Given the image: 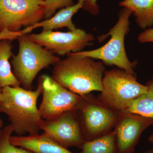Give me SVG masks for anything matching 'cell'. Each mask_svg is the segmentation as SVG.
Segmentation results:
<instances>
[{
  "instance_id": "obj_8",
  "label": "cell",
  "mask_w": 153,
  "mask_h": 153,
  "mask_svg": "<svg viewBox=\"0 0 153 153\" xmlns=\"http://www.w3.org/2000/svg\"><path fill=\"white\" fill-rule=\"evenodd\" d=\"M26 36L53 54L60 56L81 52L85 47L92 45L95 39L93 34L77 28L68 32L43 31Z\"/></svg>"
},
{
  "instance_id": "obj_1",
  "label": "cell",
  "mask_w": 153,
  "mask_h": 153,
  "mask_svg": "<svg viewBox=\"0 0 153 153\" xmlns=\"http://www.w3.org/2000/svg\"><path fill=\"white\" fill-rule=\"evenodd\" d=\"M54 65L51 77L55 82L79 96L102 89L105 68L102 61L71 53Z\"/></svg>"
},
{
  "instance_id": "obj_15",
  "label": "cell",
  "mask_w": 153,
  "mask_h": 153,
  "mask_svg": "<svg viewBox=\"0 0 153 153\" xmlns=\"http://www.w3.org/2000/svg\"><path fill=\"white\" fill-rule=\"evenodd\" d=\"M8 39L0 40V86L17 87L21 84L11 70L9 59L13 56V46Z\"/></svg>"
},
{
  "instance_id": "obj_18",
  "label": "cell",
  "mask_w": 153,
  "mask_h": 153,
  "mask_svg": "<svg viewBox=\"0 0 153 153\" xmlns=\"http://www.w3.org/2000/svg\"><path fill=\"white\" fill-rule=\"evenodd\" d=\"M15 131L12 124L0 130V153H33L23 148H17L10 141L11 134Z\"/></svg>"
},
{
  "instance_id": "obj_7",
  "label": "cell",
  "mask_w": 153,
  "mask_h": 153,
  "mask_svg": "<svg viewBox=\"0 0 153 153\" xmlns=\"http://www.w3.org/2000/svg\"><path fill=\"white\" fill-rule=\"evenodd\" d=\"M45 0H0V32L31 27L44 19Z\"/></svg>"
},
{
  "instance_id": "obj_19",
  "label": "cell",
  "mask_w": 153,
  "mask_h": 153,
  "mask_svg": "<svg viewBox=\"0 0 153 153\" xmlns=\"http://www.w3.org/2000/svg\"><path fill=\"white\" fill-rule=\"evenodd\" d=\"M74 4L72 0H45L41 3L44 7V19L51 18L57 10L71 7Z\"/></svg>"
},
{
  "instance_id": "obj_20",
  "label": "cell",
  "mask_w": 153,
  "mask_h": 153,
  "mask_svg": "<svg viewBox=\"0 0 153 153\" xmlns=\"http://www.w3.org/2000/svg\"><path fill=\"white\" fill-rule=\"evenodd\" d=\"M82 9L94 16L97 15L100 10L97 0H83Z\"/></svg>"
},
{
  "instance_id": "obj_11",
  "label": "cell",
  "mask_w": 153,
  "mask_h": 153,
  "mask_svg": "<svg viewBox=\"0 0 153 153\" xmlns=\"http://www.w3.org/2000/svg\"><path fill=\"white\" fill-rule=\"evenodd\" d=\"M153 125V119L127 110L120 112L114 130L118 153H134L141 136Z\"/></svg>"
},
{
  "instance_id": "obj_21",
  "label": "cell",
  "mask_w": 153,
  "mask_h": 153,
  "mask_svg": "<svg viewBox=\"0 0 153 153\" xmlns=\"http://www.w3.org/2000/svg\"><path fill=\"white\" fill-rule=\"evenodd\" d=\"M138 40L142 43L153 42V28L146 30L140 34L138 37Z\"/></svg>"
},
{
  "instance_id": "obj_3",
  "label": "cell",
  "mask_w": 153,
  "mask_h": 153,
  "mask_svg": "<svg viewBox=\"0 0 153 153\" xmlns=\"http://www.w3.org/2000/svg\"><path fill=\"white\" fill-rule=\"evenodd\" d=\"M132 14V11L126 8L119 13L118 20L114 27L106 35L98 38V41L102 42L111 36L110 40L104 46L94 50L74 53L101 60L105 64L114 65L135 75L134 69L136 63L129 60L124 43L125 36L130 30L129 18Z\"/></svg>"
},
{
  "instance_id": "obj_9",
  "label": "cell",
  "mask_w": 153,
  "mask_h": 153,
  "mask_svg": "<svg viewBox=\"0 0 153 153\" xmlns=\"http://www.w3.org/2000/svg\"><path fill=\"white\" fill-rule=\"evenodd\" d=\"M52 140L65 149L75 147L82 149L85 141L80 119L75 109L49 120H42L40 125Z\"/></svg>"
},
{
  "instance_id": "obj_6",
  "label": "cell",
  "mask_w": 153,
  "mask_h": 153,
  "mask_svg": "<svg viewBox=\"0 0 153 153\" xmlns=\"http://www.w3.org/2000/svg\"><path fill=\"white\" fill-rule=\"evenodd\" d=\"M74 109L80 119L86 141L111 132L120 113L102 103L91 93L80 96Z\"/></svg>"
},
{
  "instance_id": "obj_5",
  "label": "cell",
  "mask_w": 153,
  "mask_h": 153,
  "mask_svg": "<svg viewBox=\"0 0 153 153\" xmlns=\"http://www.w3.org/2000/svg\"><path fill=\"white\" fill-rule=\"evenodd\" d=\"M148 90V86L138 82L134 74L113 68L105 72L102 90L97 98L111 108L121 112L127 110L132 100Z\"/></svg>"
},
{
  "instance_id": "obj_23",
  "label": "cell",
  "mask_w": 153,
  "mask_h": 153,
  "mask_svg": "<svg viewBox=\"0 0 153 153\" xmlns=\"http://www.w3.org/2000/svg\"><path fill=\"white\" fill-rule=\"evenodd\" d=\"M2 97V88L0 86V103L1 101Z\"/></svg>"
},
{
  "instance_id": "obj_2",
  "label": "cell",
  "mask_w": 153,
  "mask_h": 153,
  "mask_svg": "<svg viewBox=\"0 0 153 153\" xmlns=\"http://www.w3.org/2000/svg\"><path fill=\"white\" fill-rule=\"evenodd\" d=\"M43 91L42 76L38 79L36 90L20 87L6 86L2 88L0 112L7 115L15 128L14 131L21 136L39 134L40 125L43 119L37 108V102Z\"/></svg>"
},
{
  "instance_id": "obj_4",
  "label": "cell",
  "mask_w": 153,
  "mask_h": 153,
  "mask_svg": "<svg viewBox=\"0 0 153 153\" xmlns=\"http://www.w3.org/2000/svg\"><path fill=\"white\" fill-rule=\"evenodd\" d=\"M19 50L13 56V74L23 88L31 90L33 80L38 73L60 60L59 57L35 42L26 35L18 38Z\"/></svg>"
},
{
  "instance_id": "obj_14",
  "label": "cell",
  "mask_w": 153,
  "mask_h": 153,
  "mask_svg": "<svg viewBox=\"0 0 153 153\" xmlns=\"http://www.w3.org/2000/svg\"><path fill=\"white\" fill-rule=\"evenodd\" d=\"M119 5L132 11L139 27L146 29L153 26V0H123Z\"/></svg>"
},
{
  "instance_id": "obj_17",
  "label": "cell",
  "mask_w": 153,
  "mask_h": 153,
  "mask_svg": "<svg viewBox=\"0 0 153 153\" xmlns=\"http://www.w3.org/2000/svg\"><path fill=\"white\" fill-rule=\"evenodd\" d=\"M81 150L76 153H118L114 130L104 136L85 142Z\"/></svg>"
},
{
  "instance_id": "obj_13",
  "label": "cell",
  "mask_w": 153,
  "mask_h": 153,
  "mask_svg": "<svg viewBox=\"0 0 153 153\" xmlns=\"http://www.w3.org/2000/svg\"><path fill=\"white\" fill-rule=\"evenodd\" d=\"M10 141L15 146L23 148L33 153H76L65 149L43 133L28 136H10Z\"/></svg>"
},
{
  "instance_id": "obj_16",
  "label": "cell",
  "mask_w": 153,
  "mask_h": 153,
  "mask_svg": "<svg viewBox=\"0 0 153 153\" xmlns=\"http://www.w3.org/2000/svg\"><path fill=\"white\" fill-rule=\"evenodd\" d=\"M146 93L131 102L127 110L135 114L153 119V78L148 81Z\"/></svg>"
},
{
  "instance_id": "obj_12",
  "label": "cell",
  "mask_w": 153,
  "mask_h": 153,
  "mask_svg": "<svg viewBox=\"0 0 153 153\" xmlns=\"http://www.w3.org/2000/svg\"><path fill=\"white\" fill-rule=\"evenodd\" d=\"M83 0H77L74 5L60 9L51 18L41 21L36 25L25 28L16 32H12L7 30L0 32V40L8 39L12 41L20 36L27 35L33 30L42 28L43 31H52L53 30L68 28L70 31L76 29V26L72 21V17L79 10L82 8Z\"/></svg>"
},
{
  "instance_id": "obj_25",
  "label": "cell",
  "mask_w": 153,
  "mask_h": 153,
  "mask_svg": "<svg viewBox=\"0 0 153 153\" xmlns=\"http://www.w3.org/2000/svg\"><path fill=\"white\" fill-rule=\"evenodd\" d=\"M3 126V121L1 119V118H0V130L2 128Z\"/></svg>"
},
{
  "instance_id": "obj_10",
  "label": "cell",
  "mask_w": 153,
  "mask_h": 153,
  "mask_svg": "<svg viewBox=\"0 0 153 153\" xmlns=\"http://www.w3.org/2000/svg\"><path fill=\"white\" fill-rule=\"evenodd\" d=\"M42 77L43 98L38 110L43 119H50L75 109L80 96L61 86L50 76Z\"/></svg>"
},
{
  "instance_id": "obj_24",
  "label": "cell",
  "mask_w": 153,
  "mask_h": 153,
  "mask_svg": "<svg viewBox=\"0 0 153 153\" xmlns=\"http://www.w3.org/2000/svg\"><path fill=\"white\" fill-rule=\"evenodd\" d=\"M143 153H153V148H152V149H150L146 151V152Z\"/></svg>"
},
{
  "instance_id": "obj_22",
  "label": "cell",
  "mask_w": 153,
  "mask_h": 153,
  "mask_svg": "<svg viewBox=\"0 0 153 153\" xmlns=\"http://www.w3.org/2000/svg\"><path fill=\"white\" fill-rule=\"evenodd\" d=\"M148 141L151 143L153 144V133L149 136L148 138Z\"/></svg>"
}]
</instances>
